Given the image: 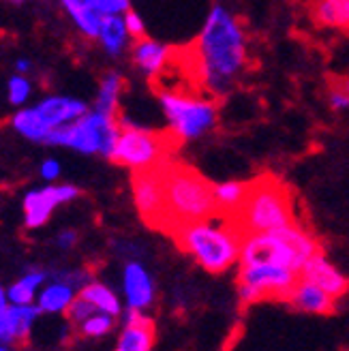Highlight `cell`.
I'll use <instances>...</instances> for the list:
<instances>
[{"label": "cell", "instance_id": "cell-40", "mask_svg": "<svg viewBox=\"0 0 349 351\" xmlns=\"http://www.w3.org/2000/svg\"><path fill=\"white\" fill-rule=\"evenodd\" d=\"M0 351H9V349H7L5 345H0Z\"/></svg>", "mask_w": 349, "mask_h": 351}, {"label": "cell", "instance_id": "cell-11", "mask_svg": "<svg viewBox=\"0 0 349 351\" xmlns=\"http://www.w3.org/2000/svg\"><path fill=\"white\" fill-rule=\"evenodd\" d=\"M82 195L75 184L69 182H47V186L32 189L24 195V225L26 230H39L43 227L54 210L62 204H71Z\"/></svg>", "mask_w": 349, "mask_h": 351}, {"label": "cell", "instance_id": "cell-7", "mask_svg": "<svg viewBox=\"0 0 349 351\" xmlns=\"http://www.w3.org/2000/svg\"><path fill=\"white\" fill-rule=\"evenodd\" d=\"M120 135L118 116L103 114L99 110H88L82 118L67 127L51 129L45 146L71 148L80 154H99L110 159Z\"/></svg>", "mask_w": 349, "mask_h": 351}, {"label": "cell", "instance_id": "cell-13", "mask_svg": "<svg viewBox=\"0 0 349 351\" xmlns=\"http://www.w3.org/2000/svg\"><path fill=\"white\" fill-rule=\"evenodd\" d=\"M154 324L142 308H131L125 313V330L118 339L116 351H152Z\"/></svg>", "mask_w": 349, "mask_h": 351}, {"label": "cell", "instance_id": "cell-37", "mask_svg": "<svg viewBox=\"0 0 349 351\" xmlns=\"http://www.w3.org/2000/svg\"><path fill=\"white\" fill-rule=\"evenodd\" d=\"M0 339H9V332H7V311L0 313Z\"/></svg>", "mask_w": 349, "mask_h": 351}, {"label": "cell", "instance_id": "cell-2", "mask_svg": "<svg viewBox=\"0 0 349 351\" xmlns=\"http://www.w3.org/2000/svg\"><path fill=\"white\" fill-rule=\"evenodd\" d=\"M163 191H165V234H173L182 225L217 217L215 184L204 176L178 161H165Z\"/></svg>", "mask_w": 349, "mask_h": 351}, {"label": "cell", "instance_id": "cell-15", "mask_svg": "<svg viewBox=\"0 0 349 351\" xmlns=\"http://www.w3.org/2000/svg\"><path fill=\"white\" fill-rule=\"evenodd\" d=\"M131 54H133V62L139 71H142L148 80H156L171 62L173 49L159 41H154V39L142 37V39H135Z\"/></svg>", "mask_w": 349, "mask_h": 351}, {"label": "cell", "instance_id": "cell-36", "mask_svg": "<svg viewBox=\"0 0 349 351\" xmlns=\"http://www.w3.org/2000/svg\"><path fill=\"white\" fill-rule=\"evenodd\" d=\"M13 66H15V71H17V73L28 75V73L32 71V66H34V64H32V60H30V58H17Z\"/></svg>", "mask_w": 349, "mask_h": 351}, {"label": "cell", "instance_id": "cell-24", "mask_svg": "<svg viewBox=\"0 0 349 351\" xmlns=\"http://www.w3.org/2000/svg\"><path fill=\"white\" fill-rule=\"evenodd\" d=\"M73 285L64 283V280H56V283L47 285L39 293V311L45 313H64L69 304L73 302Z\"/></svg>", "mask_w": 349, "mask_h": 351}, {"label": "cell", "instance_id": "cell-26", "mask_svg": "<svg viewBox=\"0 0 349 351\" xmlns=\"http://www.w3.org/2000/svg\"><path fill=\"white\" fill-rule=\"evenodd\" d=\"M80 295H84L86 300L93 302L101 313H110V315H114V317H118V315H120V300L108 285L93 280V283H86L80 289Z\"/></svg>", "mask_w": 349, "mask_h": 351}, {"label": "cell", "instance_id": "cell-39", "mask_svg": "<svg viewBox=\"0 0 349 351\" xmlns=\"http://www.w3.org/2000/svg\"><path fill=\"white\" fill-rule=\"evenodd\" d=\"M7 5H11V7H24L26 5V0H5Z\"/></svg>", "mask_w": 349, "mask_h": 351}, {"label": "cell", "instance_id": "cell-29", "mask_svg": "<svg viewBox=\"0 0 349 351\" xmlns=\"http://www.w3.org/2000/svg\"><path fill=\"white\" fill-rule=\"evenodd\" d=\"M114 322H116V317L110 313H95L86 322H82L77 326V330L82 337H106L108 332H112Z\"/></svg>", "mask_w": 349, "mask_h": 351}, {"label": "cell", "instance_id": "cell-8", "mask_svg": "<svg viewBox=\"0 0 349 351\" xmlns=\"http://www.w3.org/2000/svg\"><path fill=\"white\" fill-rule=\"evenodd\" d=\"M159 103L169 125V131L180 142H193L213 131L217 125V103L182 90L159 93Z\"/></svg>", "mask_w": 349, "mask_h": 351}, {"label": "cell", "instance_id": "cell-31", "mask_svg": "<svg viewBox=\"0 0 349 351\" xmlns=\"http://www.w3.org/2000/svg\"><path fill=\"white\" fill-rule=\"evenodd\" d=\"M84 3L97 9L101 15H122L131 9V0H84Z\"/></svg>", "mask_w": 349, "mask_h": 351}, {"label": "cell", "instance_id": "cell-10", "mask_svg": "<svg viewBox=\"0 0 349 351\" xmlns=\"http://www.w3.org/2000/svg\"><path fill=\"white\" fill-rule=\"evenodd\" d=\"M161 165L133 171L131 191L135 208L139 217L144 219V223L154 227V230L165 232V191Z\"/></svg>", "mask_w": 349, "mask_h": 351}, {"label": "cell", "instance_id": "cell-1", "mask_svg": "<svg viewBox=\"0 0 349 351\" xmlns=\"http://www.w3.org/2000/svg\"><path fill=\"white\" fill-rule=\"evenodd\" d=\"M189 58L191 71L208 93L217 97L230 93L249 62L242 22L225 5H213Z\"/></svg>", "mask_w": 349, "mask_h": 351}, {"label": "cell", "instance_id": "cell-32", "mask_svg": "<svg viewBox=\"0 0 349 351\" xmlns=\"http://www.w3.org/2000/svg\"><path fill=\"white\" fill-rule=\"evenodd\" d=\"M122 17H125V26H127V30H129V34H131L133 39L146 37V24H144L142 15H139L137 11L129 9V11L122 13Z\"/></svg>", "mask_w": 349, "mask_h": 351}, {"label": "cell", "instance_id": "cell-14", "mask_svg": "<svg viewBox=\"0 0 349 351\" xmlns=\"http://www.w3.org/2000/svg\"><path fill=\"white\" fill-rule=\"evenodd\" d=\"M300 276L306 278V280H311V283L320 285L324 291H328L330 295H333L335 300L349 291V280H347V276L339 268H335L333 263H330L322 253L313 255L304 263L302 270H300Z\"/></svg>", "mask_w": 349, "mask_h": 351}, {"label": "cell", "instance_id": "cell-5", "mask_svg": "<svg viewBox=\"0 0 349 351\" xmlns=\"http://www.w3.org/2000/svg\"><path fill=\"white\" fill-rule=\"evenodd\" d=\"M322 253L317 238L300 223H289L272 232L249 234L240 244L242 263H278V266L300 272L304 263Z\"/></svg>", "mask_w": 349, "mask_h": 351}, {"label": "cell", "instance_id": "cell-41", "mask_svg": "<svg viewBox=\"0 0 349 351\" xmlns=\"http://www.w3.org/2000/svg\"><path fill=\"white\" fill-rule=\"evenodd\" d=\"M345 88H347V93H349V80L345 82Z\"/></svg>", "mask_w": 349, "mask_h": 351}, {"label": "cell", "instance_id": "cell-20", "mask_svg": "<svg viewBox=\"0 0 349 351\" xmlns=\"http://www.w3.org/2000/svg\"><path fill=\"white\" fill-rule=\"evenodd\" d=\"M60 5L67 11V15L73 20L75 28L84 34L86 39H97L99 37L103 15L97 9H93L91 5H86L84 0H60Z\"/></svg>", "mask_w": 349, "mask_h": 351}, {"label": "cell", "instance_id": "cell-38", "mask_svg": "<svg viewBox=\"0 0 349 351\" xmlns=\"http://www.w3.org/2000/svg\"><path fill=\"white\" fill-rule=\"evenodd\" d=\"M7 300H9V298H7V291L3 289V287H0V313H3V311H7Z\"/></svg>", "mask_w": 349, "mask_h": 351}, {"label": "cell", "instance_id": "cell-18", "mask_svg": "<svg viewBox=\"0 0 349 351\" xmlns=\"http://www.w3.org/2000/svg\"><path fill=\"white\" fill-rule=\"evenodd\" d=\"M129 37L131 34L125 26V17L122 15H103L97 41L101 43L103 49H106L108 56L118 58V56L125 54V49L129 45Z\"/></svg>", "mask_w": 349, "mask_h": 351}, {"label": "cell", "instance_id": "cell-6", "mask_svg": "<svg viewBox=\"0 0 349 351\" xmlns=\"http://www.w3.org/2000/svg\"><path fill=\"white\" fill-rule=\"evenodd\" d=\"M120 135L110 154V161L133 171L150 169L171 159L180 139L171 131H152L135 125L125 116H118Z\"/></svg>", "mask_w": 349, "mask_h": 351}, {"label": "cell", "instance_id": "cell-28", "mask_svg": "<svg viewBox=\"0 0 349 351\" xmlns=\"http://www.w3.org/2000/svg\"><path fill=\"white\" fill-rule=\"evenodd\" d=\"M32 93H34V84L26 75L15 73V75L9 77V82H7V99H9V103L13 105V108H22V105H26L30 101Z\"/></svg>", "mask_w": 349, "mask_h": 351}, {"label": "cell", "instance_id": "cell-25", "mask_svg": "<svg viewBox=\"0 0 349 351\" xmlns=\"http://www.w3.org/2000/svg\"><path fill=\"white\" fill-rule=\"evenodd\" d=\"M249 191V182H221L215 184V202H217V213L219 217H228L242 204L244 195Z\"/></svg>", "mask_w": 349, "mask_h": 351}, {"label": "cell", "instance_id": "cell-35", "mask_svg": "<svg viewBox=\"0 0 349 351\" xmlns=\"http://www.w3.org/2000/svg\"><path fill=\"white\" fill-rule=\"evenodd\" d=\"M75 242H77V234L73 230H64L56 236V247L60 251H69V249H73L75 247Z\"/></svg>", "mask_w": 349, "mask_h": 351}, {"label": "cell", "instance_id": "cell-4", "mask_svg": "<svg viewBox=\"0 0 349 351\" xmlns=\"http://www.w3.org/2000/svg\"><path fill=\"white\" fill-rule=\"evenodd\" d=\"M178 247L193 257L200 266L210 272L221 274L230 270L240 259L242 236L225 217H213L178 227L171 234Z\"/></svg>", "mask_w": 349, "mask_h": 351}, {"label": "cell", "instance_id": "cell-22", "mask_svg": "<svg viewBox=\"0 0 349 351\" xmlns=\"http://www.w3.org/2000/svg\"><path fill=\"white\" fill-rule=\"evenodd\" d=\"M313 17L320 26L349 28V0H315Z\"/></svg>", "mask_w": 349, "mask_h": 351}, {"label": "cell", "instance_id": "cell-19", "mask_svg": "<svg viewBox=\"0 0 349 351\" xmlns=\"http://www.w3.org/2000/svg\"><path fill=\"white\" fill-rule=\"evenodd\" d=\"M11 127L24 139L34 144H45V139L51 131V127L41 118L37 108H17V112L11 116Z\"/></svg>", "mask_w": 349, "mask_h": 351}, {"label": "cell", "instance_id": "cell-27", "mask_svg": "<svg viewBox=\"0 0 349 351\" xmlns=\"http://www.w3.org/2000/svg\"><path fill=\"white\" fill-rule=\"evenodd\" d=\"M45 278H47V274L41 270H32V272L24 274L17 283H13L9 287V291H7L9 302L11 304H30L34 300V293L39 291Z\"/></svg>", "mask_w": 349, "mask_h": 351}, {"label": "cell", "instance_id": "cell-9", "mask_svg": "<svg viewBox=\"0 0 349 351\" xmlns=\"http://www.w3.org/2000/svg\"><path fill=\"white\" fill-rule=\"evenodd\" d=\"M300 272L278 263H242L238 272V295L244 304L264 300H287Z\"/></svg>", "mask_w": 349, "mask_h": 351}, {"label": "cell", "instance_id": "cell-34", "mask_svg": "<svg viewBox=\"0 0 349 351\" xmlns=\"http://www.w3.org/2000/svg\"><path fill=\"white\" fill-rule=\"evenodd\" d=\"M330 108L333 110H349V93H347V88H333L330 90Z\"/></svg>", "mask_w": 349, "mask_h": 351}, {"label": "cell", "instance_id": "cell-12", "mask_svg": "<svg viewBox=\"0 0 349 351\" xmlns=\"http://www.w3.org/2000/svg\"><path fill=\"white\" fill-rule=\"evenodd\" d=\"M34 108H37L41 118L51 129L71 125V122H75L77 118H82L86 112L91 110L88 103H86L84 99L69 97V95H47L34 105Z\"/></svg>", "mask_w": 349, "mask_h": 351}, {"label": "cell", "instance_id": "cell-3", "mask_svg": "<svg viewBox=\"0 0 349 351\" xmlns=\"http://www.w3.org/2000/svg\"><path fill=\"white\" fill-rule=\"evenodd\" d=\"M225 219L236 227V232L242 238L298 223L293 208V193L281 178L272 173H261L253 178L242 204Z\"/></svg>", "mask_w": 349, "mask_h": 351}, {"label": "cell", "instance_id": "cell-17", "mask_svg": "<svg viewBox=\"0 0 349 351\" xmlns=\"http://www.w3.org/2000/svg\"><path fill=\"white\" fill-rule=\"evenodd\" d=\"M285 302H289L293 308H298L302 313H313V315H328L335 311V298L328 291H324L320 285L311 283V280L302 276L289 291Z\"/></svg>", "mask_w": 349, "mask_h": 351}, {"label": "cell", "instance_id": "cell-30", "mask_svg": "<svg viewBox=\"0 0 349 351\" xmlns=\"http://www.w3.org/2000/svg\"><path fill=\"white\" fill-rule=\"evenodd\" d=\"M64 313H67V319H69V322H71L73 326H80L82 322L88 319L91 315L101 313V311H99L93 302L86 300L84 295H80V293H77V295L73 298V302L69 304V308H67Z\"/></svg>", "mask_w": 349, "mask_h": 351}, {"label": "cell", "instance_id": "cell-21", "mask_svg": "<svg viewBox=\"0 0 349 351\" xmlns=\"http://www.w3.org/2000/svg\"><path fill=\"white\" fill-rule=\"evenodd\" d=\"M122 88H125V77H122L118 71H110L103 75V80L99 84V90H97V99H95V110H99L103 114L118 116Z\"/></svg>", "mask_w": 349, "mask_h": 351}, {"label": "cell", "instance_id": "cell-16", "mask_svg": "<svg viewBox=\"0 0 349 351\" xmlns=\"http://www.w3.org/2000/svg\"><path fill=\"white\" fill-rule=\"evenodd\" d=\"M122 289L131 308H146L154 300V283L150 272L139 261H129L122 272Z\"/></svg>", "mask_w": 349, "mask_h": 351}, {"label": "cell", "instance_id": "cell-23", "mask_svg": "<svg viewBox=\"0 0 349 351\" xmlns=\"http://www.w3.org/2000/svg\"><path fill=\"white\" fill-rule=\"evenodd\" d=\"M39 306L32 308L30 304H11L7 306V332L9 341H24L30 335V328L37 317Z\"/></svg>", "mask_w": 349, "mask_h": 351}, {"label": "cell", "instance_id": "cell-33", "mask_svg": "<svg viewBox=\"0 0 349 351\" xmlns=\"http://www.w3.org/2000/svg\"><path fill=\"white\" fill-rule=\"evenodd\" d=\"M60 173H62V165L58 159H45L41 165H39V176L45 180V182H58L60 178Z\"/></svg>", "mask_w": 349, "mask_h": 351}]
</instances>
